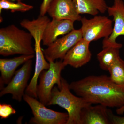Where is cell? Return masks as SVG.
I'll return each instance as SVG.
<instances>
[{
	"label": "cell",
	"instance_id": "5",
	"mask_svg": "<svg viewBox=\"0 0 124 124\" xmlns=\"http://www.w3.org/2000/svg\"><path fill=\"white\" fill-rule=\"evenodd\" d=\"M23 100L31 108L33 116L29 124H67L68 113L59 112L47 108L36 98L25 93Z\"/></svg>",
	"mask_w": 124,
	"mask_h": 124
},
{
	"label": "cell",
	"instance_id": "24",
	"mask_svg": "<svg viewBox=\"0 0 124 124\" xmlns=\"http://www.w3.org/2000/svg\"><path fill=\"white\" fill-rule=\"evenodd\" d=\"M122 0L123 1H124V0Z\"/></svg>",
	"mask_w": 124,
	"mask_h": 124
},
{
	"label": "cell",
	"instance_id": "15",
	"mask_svg": "<svg viewBox=\"0 0 124 124\" xmlns=\"http://www.w3.org/2000/svg\"><path fill=\"white\" fill-rule=\"evenodd\" d=\"M78 13L92 16L104 14L107 10L106 0H73Z\"/></svg>",
	"mask_w": 124,
	"mask_h": 124
},
{
	"label": "cell",
	"instance_id": "19",
	"mask_svg": "<svg viewBox=\"0 0 124 124\" xmlns=\"http://www.w3.org/2000/svg\"><path fill=\"white\" fill-rule=\"evenodd\" d=\"M16 113V110L10 104H0V116L1 119H7L10 116Z\"/></svg>",
	"mask_w": 124,
	"mask_h": 124
},
{
	"label": "cell",
	"instance_id": "10",
	"mask_svg": "<svg viewBox=\"0 0 124 124\" xmlns=\"http://www.w3.org/2000/svg\"><path fill=\"white\" fill-rule=\"evenodd\" d=\"M47 13L52 19L80 21L82 17L77 10L73 0H53Z\"/></svg>",
	"mask_w": 124,
	"mask_h": 124
},
{
	"label": "cell",
	"instance_id": "11",
	"mask_svg": "<svg viewBox=\"0 0 124 124\" xmlns=\"http://www.w3.org/2000/svg\"><path fill=\"white\" fill-rule=\"evenodd\" d=\"M90 42L83 38L67 52L63 60L65 66L79 68L91 60L92 54L89 49Z\"/></svg>",
	"mask_w": 124,
	"mask_h": 124
},
{
	"label": "cell",
	"instance_id": "3",
	"mask_svg": "<svg viewBox=\"0 0 124 124\" xmlns=\"http://www.w3.org/2000/svg\"><path fill=\"white\" fill-rule=\"evenodd\" d=\"M70 90L69 84L62 77L61 88L54 87L48 106L57 105L65 109L69 116L67 124H81L82 109L92 104L81 97L73 95Z\"/></svg>",
	"mask_w": 124,
	"mask_h": 124
},
{
	"label": "cell",
	"instance_id": "2",
	"mask_svg": "<svg viewBox=\"0 0 124 124\" xmlns=\"http://www.w3.org/2000/svg\"><path fill=\"white\" fill-rule=\"evenodd\" d=\"M32 36L14 24L0 29V54L8 56L16 54L35 55Z\"/></svg>",
	"mask_w": 124,
	"mask_h": 124
},
{
	"label": "cell",
	"instance_id": "9",
	"mask_svg": "<svg viewBox=\"0 0 124 124\" xmlns=\"http://www.w3.org/2000/svg\"><path fill=\"white\" fill-rule=\"evenodd\" d=\"M108 15L113 17L114 22L112 33L108 38H104L102 47L117 43L116 39L124 36V2L122 0H114L113 5L108 6Z\"/></svg>",
	"mask_w": 124,
	"mask_h": 124
},
{
	"label": "cell",
	"instance_id": "7",
	"mask_svg": "<svg viewBox=\"0 0 124 124\" xmlns=\"http://www.w3.org/2000/svg\"><path fill=\"white\" fill-rule=\"evenodd\" d=\"M32 59L27 61L21 68L16 71L7 86L1 90L0 97L10 94L13 99L19 102L22 101L31 77L32 69Z\"/></svg>",
	"mask_w": 124,
	"mask_h": 124
},
{
	"label": "cell",
	"instance_id": "8",
	"mask_svg": "<svg viewBox=\"0 0 124 124\" xmlns=\"http://www.w3.org/2000/svg\"><path fill=\"white\" fill-rule=\"evenodd\" d=\"M82 38L81 29H73L42 50L45 57L48 62L59 59L63 60L67 52Z\"/></svg>",
	"mask_w": 124,
	"mask_h": 124
},
{
	"label": "cell",
	"instance_id": "17",
	"mask_svg": "<svg viewBox=\"0 0 124 124\" xmlns=\"http://www.w3.org/2000/svg\"><path fill=\"white\" fill-rule=\"evenodd\" d=\"M108 71L113 82L120 85H124V61L120 57L111 66Z\"/></svg>",
	"mask_w": 124,
	"mask_h": 124
},
{
	"label": "cell",
	"instance_id": "4",
	"mask_svg": "<svg viewBox=\"0 0 124 124\" xmlns=\"http://www.w3.org/2000/svg\"><path fill=\"white\" fill-rule=\"evenodd\" d=\"M49 69L44 70L40 74L39 82L37 85V93L39 101L46 106H48L51 98V92L54 85L59 89L62 86L61 73L66 67L63 60L50 61Z\"/></svg>",
	"mask_w": 124,
	"mask_h": 124
},
{
	"label": "cell",
	"instance_id": "23",
	"mask_svg": "<svg viewBox=\"0 0 124 124\" xmlns=\"http://www.w3.org/2000/svg\"><path fill=\"white\" fill-rule=\"evenodd\" d=\"M12 0L16 1H23L24 0Z\"/></svg>",
	"mask_w": 124,
	"mask_h": 124
},
{
	"label": "cell",
	"instance_id": "16",
	"mask_svg": "<svg viewBox=\"0 0 124 124\" xmlns=\"http://www.w3.org/2000/svg\"><path fill=\"white\" fill-rule=\"evenodd\" d=\"M122 46V44L117 42L102 47V50L97 55L101 69L108 71L111 66L120 57V49Z\"/></svg>",
	"mask_w": 124,
	"mask_h": 124
},
{
	"label": "cell",
	"instance_id": "12",
	"mask_svg": "<svg viewBox=\"0 0 124 124\" xmlns=\"http://www.w3.org/2000/svg\"><path fill=\"white\" fill-rule=\"evenodd\" d=\"M75 22L69 20L52 19L47 24L43 34L44 45L48 46L54 42L60 36L66 35L74 29Z\"/></svg>",
	"mask_w": 124,
	"mask_h": 124
},
{
	"label": "cell",
	"instance_id": "14",
	"mask_svg": "<svg viewBox=\"0 0 124 124\" xmlns=\"http://www.w3.org/2000/svg\"><path fill=\"white\" fill-rule=\"evenodd\" d=\"M92 105L82 109L81 124H110L108 107L101 104Z\"/></svg>",
	"mask_w": 124,
	"mask_h": 124
},
{
	"label": "cell",
	"instance_id": "13",
	"mask_svg": "<svg viewBox=\"0 0 124 124\" xmlns=\"http://www.w3.org/2000/svg\"><path fill=\"white\" fill-rule=\"evenodd\" d=\"M35 55H21L12 58L0 59V88L1 90L4 85H7L14 76L16 69L20 65L23 64L30 59H32Z\"/></svg>",
	"mask_w": 124,
	"mask_h": 124
},
{
	"label": "cell",
	"instance_id": "20",
	"mask_svg": "<svg viewBox=\"0 0 124 124\" xmlns=\"http://www.w3.org/2000/svg\"><path fill=\"white\" fill-rule=\"evenodd\" d=\"M108 113L111 124H124V116L115 115L109 109H108Z\"/></svg>",
	"mask_w": 124,
	"mask_h": 124
},
{
	"label": "cell",
	"instance_id": "1",
	"mask_svg": "<svg viewBox=\"0 0 124 124\" xmlns=\"http://www.w3.org/2000/svg\"><path fill=\"white\" fill-rule=\"evenodd\" d=\"M69 88L92 104L117 108L124 106V85L116 84L106 75L88 76L71 82Z\"/></svg>",
	"mask_w": 124,
	"mask_h": 124
},
{
	"label": "cell",
	"instance_id": "18",
	"mask_svg": "<svg viewBox=\"0 0 124 124\" xmlns=\"http://www.w3.org/2000/svg\"><path fill=\"white\" fill-rule=\"evenodd\" d=\"M33 6L22 2H11L8 0H0V13L2 10H10L11 13L16 12H25L32 9Z\"/></svg>",
	"mask_w": 124,
	"mask_h": 124
},
{
	"label": "cell",
	"instance_id": "6",
	"mask_svg": "<svg viewBox=\"0 0 124 124\" xmlns=\"http://www.w3.org/2000/svg\"><path fill=\"white\" fill-rule=\"evenodd\" d=\"M80 21L82 38L90 43L108 38L112 33V21L106 16L96 15L90 19L84 17Z\"/></svg>",
	"mask_w": 124,
	"mask_h": 124
},
{
	"label": "cell",
	"instance_id": "22",
	"mask_svg": "<svg viewBox=\"0 0 124 124\" xmlns=\"http://www.w3.org/2000/svg\"><path fill=\"white\" fill-rule=\"evenodd\" d=\"M116 112L118 115H123L124 113V106L119 108H117L116 110Z\"/></svg>",
	"mask_w": 124,
	"mask_h": 124
},
{
	"label": "cell",
	"instance_id": "21",
	"mask_svg": "<svg viewBox=\"0 0 124 124\" xmlns=\"http://www.w3.org/2000/svg\"><path fill=\"white\" fill-rule=\"evenodd\" d=\"M53 0H43L40 7V15H45L49 5Z\"/></svg>",
	"mask_w": 124,
	"mask_h": 124
}]
</instances>
